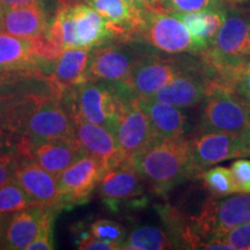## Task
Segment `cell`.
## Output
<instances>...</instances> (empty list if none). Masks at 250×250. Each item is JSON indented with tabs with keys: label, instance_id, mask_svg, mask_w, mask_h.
Segmentation results:
<instances>
[{
	"label": "cell",
	"instance_id": "7bdbcfd3",
	"mask_svg": "<svg viewBox=\"0 0 250 250\" xmlns=\"http://www.w3.org/2000/svg\"><path fill=\"white\" fill-rule=\"evenodd\" d=\"M2 15H4V6L0 2V29H1V23H2Z\"/></svg>",
	"mask_w": 250,
	"mask_h": 250
},
{
	"label": "cell",
	"instance_id": "4dcf8cb0",
	"mask_svg": "<svg viewBox=\"0 0 250 250\" xmlns=\"http://www.w3.org/2000/svg\"><path fill=\"white\" fill-rule=\"evenodd\" d=\"M239 193H250V160L239 159L230 165Z\"/></svg>",
	"mask_w": 250,
	"mask_h": 250
},
{
	"label": "cell",
	"instance_id": "8992f818",
	"mask_svg": "<svg viewBox=\"0 0 250 250\" xmlns=\"http://www.w3.org/2000/svg\"><path fill=\"white\" fill-rule=\"evenodd\" d=\"M201 65V59L166 58L144 52L129 79L123 83L136 98H152L161 87Z\"/></svg>",
	"mask_w": 250,
	"mask_h": 250
},
{
	"label": "cell",
	"instance_id": "1f68e13d",
	"mask_svg": "<svg viewBox=\"0 0 250 250\" xmlns=\"http://www.w3.org/2000/svg\"><path fill=\"white\" fill-rule=\"evenodd\" d=\"M20 162L21 158L17 152L5 151L0 153V187L13 179Z\"/></svg>",
	"mask_w": 250,
	"mask_h": 250
},
{
	"label": "cell",
	"instance_id": "d6a6232c",
	"mask_svg": "<svg viewBox=\"0 0 250 250\" xmlns=\"http://www.w3.org/2000/svg\"><path fill=\"white\" fill-rule=\"evenodd\" d=\"M234 250H250V223L237 226L223 237Z\"/></svg>",
	"mask_w": 250,
	"mask_h": 250
},
{
	"label": "cell",
	"instance_id": "5b68a950",
	"mask_svg": "<svg viewBox=\"0 0 250 250\" xmlns=\"http://www.w3.org/2000/svg\"><path fill=\"white\" fill-rule=\"evenodd\" d=\"M199 127L245 134L250 129V104L235 90L210 85L201 103Z\"/></svg>",
	"mask_w": 250,
	"mask_h": 250
},
{
	"label": "cell",
	"instance_id": "7a4b0ae2",
	"mask_svg": "<svg viewBox=\"0 0 250 250\" xmlns=\"http://www.w3.org/2000/svg\"><path fill=\"white\" fill-rule=\"evenodd\" d=\"M125 95L131 94L122 83L87 81L65 93L62 102L71 118H83L115 133L118 112Z\"/></svg>",
	"mask_w": 250,
	"mask_h": 250
},
{
	"label": "cell",
	"instance_id": "8d00e7d4",
	"mask_svg": "<svg viewBox=\"0 0 250 250\" xmlns=\"http://www.w3.org/2000/svg\"><path fill=\"white\" fill-rule=\"evenodd\" d=\"M125 4H126L129 7L132 9L134 13H140L145 6L148 4L149 0H124Z\"/></svg>",
	"mask_w": 250,
	"mask_h": 250
},
{
	"label": "cell",
	"instance_id": "52a82bcc",
	"mask_svg": "<svg viewBox=\"0 0 250 250\" xmlns=\"http://www.w3.org/2000/svg\"><path fill=\"white\" fill-rule=\"evenodd\" d=\"M144 55L138 48L124 43H104L90 50L87 80L123 83Z\"/></svg>",
	"mask_w": 250,
	"mask_h": 250
},
{
	"label": "cell",
	"instance_id": "83f0119b",
	"mask_svg": "<svg viewBox=\"0 0 250 250\" xmlns=\"http://www.w3.org/2000/svg\"><path fill=\"white\" fill-rule=\"evenodd\" d=\"M152 5L159 11L177 14L228 7L225 0H152Z\"/></svg>",
	"mask_w": 250,
	"mask_h": 250
},
{
	"label": "cell",
	"instance_id": "9c48e42d",
	"mask_svg": "<svg viewBox=\"0 0 250 250\" xmlns=\"http://www.w3.org/2000/svg\"><path fill=\"white\" fill-rule=\"evenodd\" d=\"M188 140L198 176L202 171L219 162L247 156L243 134L202 129L198 126L195 132L188 136Z\"/></svg>",
	"mask_w": 250,
	"mask_h": 250
},
{
	"label": "cell",
	"instance_id": "836d02e7",
	"mask_svg": "<svg viewBox=\"0 0 250 250\" xmlns=\"http://www.w3.org/2000/svg\"><path fill=\"white\" fill-rule=\"evenodd\" d=\"M233 89L250 104V61L248 59L236 73Z\"/></svg>",
	"mask_w": 250,
	"mask_h": 250
},
{
	"label": "cell",
	"instance_id": "277c9868",
	"mask_svg": "<svg viewBox=\"0 0 250 250\" xmlns=\"http://www.w3.org/2000/svg\"><path fill=\"white\" fill-rule=\"evenodd\" d=\"M133 37L167 55H199L203 51L186 24L169 12L143 9Z\"/></svg>",
	"mask_w": 250,
	"mask_h": 250
},
{
	"label": "cell",
	"instance_id": "ee69618b",
	"mask_svg": "<svg viewBox=\"0 0 250 250\" xmlns=\"http://www.w3.org/2000/svg\"><path fill=\"white\" fill-rule=\"evenodd\" d=\"M225 1H227L228 4H232V2H242L245 0H225Z\"/></svg>",
	"mask_w": 250,
	"mask_h": 250
},
{
	"label": "cell",
	"instance_id": "ffe728a7",
	"mask_svg": "<svg viewBox=\"0 0 250 250\" xmlns=\"http://www.w3.org/2000/svg\"><path fill=\"white\" fill-rule=\"evenodd\" d=\"M49 26L42 6L39 4L12 8L4 7L0 30L21 39L30 40L44 34Z\"/></svg>",
	"mask_w": 250,
	"mask_h": 250
},
{
	"label": "cell",
	"instance_id": "f1b7e54d",
	"mask_svg": "<svg viewBox=\"0 0 250 250\" xmlns=\"http://www.w3.org/2000/svg\"><path fill=\"white\" fill-rule=\"evenodd\" d=\"M89 234L102 241H108L121 245L126 237L125 228L121 224L109 219H98L89 226Z\"/></svg>",
	"mask_w": 250,
	"mask_h": 250
},
{
	"label": "cell",
	"instance_id": "603a6c76",
	"mask_svg": "<svg viewBox=\"0 0 250 250\" xmlns=\"http://www.w3.org/2000/svg\"><path fill=\"white\" fill-rule=\"evenodd\" d=\"M227 9L228 7L192 12V13L186 14H173L176 15L186 24L188 30L191 34L192 39L204 51L213 42L219 28L221 27L225 18H226Z\"/></svg>",
	"mask_w": 250,
	"mask_h": 250
},
{
	"label": "cell",
	"instance_id": "5bb4252c",
	"mask_svg": "<svg viewBox=\"0 0 250 250\" xmlns=\"http://www.w3.org/2000/svg\"><path fill=\"white\" fill-rule=\"evenodd\" d=\"M144 179L131 162L105 171L99 184V193L102 201L112 211H117L121 203L142 196Z\"/></svg>",
	"mask_w": 250,
	"mask_h": 250
},
{
	"label": "cell",
	"instance_id": "2e32d148",
	"mask_svg": "<svg viewBox=\"0 0 250 250\" xmlns=\"http://www.w3.org/2000/svg\"><path fill=\"white\" fill-rule=\"evenodd\" d=\"M138 102L151 121L158 138L177 139L189 136L191 125L182 108L153 98H138Z\"/></svg>",
	"mask_w": 250,
	"mask_h": 250
},
{
	"label": "cell",
	"instance_id": "3957f363",
	"mask_svg": "<svg viewBox=\"0 0 250 250\" xmlns=\"http://www.w3.org/2000/svg\"><path fill=\"white\" fill-rule=\"evenodd\" d=\"M250 223V193L230 196L226 199L208 198L198 215L190 219V227L204 249L211 240H223L233 228Z\"/></svg>",
	"mask_w": 250,
	"mask_h": 250
},
{
	"label": "cell",
	"instance_id": "e0dca14e",
	"mask_svg": "<svg viewBox=\"0 0 250 250\" xmlns=\"http://www.w3.org/2000/svg\"><path fill=\"white\" fill-rule=\"evenodd\" d=\"M90 50L65 49L57 61L55 70L46 77L49 88L52 94L62 100V95L73 87L87 83V66H88Z\"/></svg>",
	"mask_w": 250,
	"mask_h": 250
},
{
	"label": "cell",
	"instance_id": "7402d4cb",
	"mask_svg": "<svg viewBox=\"0 0 250 250\" xmlns=\"http://www.w3.org/2000/svg\"><path fill=\"white\" fill-rule=\"evenodd\" d=\"M0 71H30L41 73L31 55L30 40L21 39L0 30Z\"/></svg>",
	"mask_w": 250,
	"mask_h": 250
},
{
	"label": "cell",
	"instance_id": "7c38bea8",
	"mask_svg": "<svg viewBox=\"0 0 250 250\" xmlns=\"http://www.w3.org/2000/svg\"><path fill=\"white\" fill-rule=\"evenodd\" d=\"M74 133L87 154L95 156L104 164L107 171L130 162L121 151L116 137L104 126L90 123L83 118H72Z\"/></svg>",
	"mask_w": 250,
	"mask_h": 250
},
{
	"label": "cell",
	"instance_id": "cb8c5ba5",
	"mask_svg": "<svg viewBox=\"0 0 250 250\" xmlns=\"http://www.w3.org/2000/svg\"><path fill=\"white\" fill-rule=\"evenodd\" d=\"M169 233L154 226H142L133 229L125 237L122 249L126 250H165L174 249Z\"/></svg>",
	"mask_w": 250,
	"mask_h": 250
},
{
	"label": "cell",
	"instance_id": "9a60e30c",
	"mask_svg": "<svg viewBox=\"0 0 250 250\" xmlns=\"http://www.w3.org/2000/svg\"><path fill=\"white\" fill-rule=\"evenodd\" d=\"M14 179L37 204L62 210L59 203L57 179L30 159H21Z\"/></svg>",
	"mask_w": 250,
	"mask_h": 250
},
{
	"label": "cell",
	"instance_id": "44dd1931",
	"mask_svg": "<svg viewBox=\"0 0 250 250\" xmlns=\"http://www.w3.org/2000/svg\"><path fill=\"white\" fill-rule=\"evenodd\" d=\"M107 21L115 36L132 39L140 23V13H134L124 0H86Z\"/></svg>",
	"mask_w": 250,
	"mask_h": 250
},
{
	"label": "cell",
	"instance_id": "8fae6325",
	"mask_svg": "<svg viewBox=\"0 0 250 250\" xmlns=\"http://www.w3.org/2000/svg\"><path fill=\"white\" fill-rule=\"evenodd\" d=\"M114 134L127 160L158 138L151 121L139 105L138 98L133 95L124 96Z\"/></svg>",
	"mask_w": 250,
	"mask_h": 250
},
{
	"label": "cell",
	"instance_id": "d6986e66",
	"mask_svg": "<svg viewBox=\"0 0 250 250\" xmlns=\"http://www.w3.org/2000/svg\"><path fill=\"white\" fill-rule=\"evenodd\" d=\"M45 210V206L35 205L9 213L0 249H28L39 234Z\"/></svg>",
	"mask_w": 250,
	"mask_h": 250
},
{
	"label": "cell",
	"instance_id": "d4e9b609",
	"mask_svg": "<svg viewBox=\"0 0 250 250\" xmlns=\"http://www.w3.org/2000/svg\"><path fill=\"white\" fill-rule=\"evenodd\" d=\"M46 85V77L37 72L0 71V96L30 92Z\"/></svg>",
	"mask_w": 250,
	"mask_h": 250
},
{
	"label": "cell",
	"instance_id": "74e56055",
	"mask_svg": "<svg viewBox=\"0 0 250 250\" xmlns=\"http://www.w3.org/2000/svg\"><path fill=\"white\" fill-rule=\"evenodd\" d=\"M8 215H9V213H1V212H0V246H1L2 235H4L6 221H7Z\"/></svg>",
	"mask_w": 250,
	"mask_h": 250
},
{
	"label": "cell",
	"instance_id": "ba28073f",
	"mask_svg": "<svg viewBox=\"0 0 250 250\" xmlns=\"http://www.w3.org/2000/svg\"><path fill=\"white\" fill-rule=\"evenodd\" d=\"M107 171L104 164L95 156H80L66 169L56 176L61 208H72L88 202Z\"/></svg>",
	"mask_w": 250,
	"mask_h": 250
},
{
	"label": "cell",
	"instance_id": "4fadbf2b",
	"mask_svg": "<svg viewBox=\"0 0 250 250\" xmlns=\"http://www.w3.org/2000/svg\"><path fill=\"white\" fill-rule=\"evenodd\" d=\"M210 81L206 77L204 65H201L176 77L152 96L158 101L169 103L182 109L201 104L208 92Z\"/></svg>",
	"mask_w": 250,
	"mask_h": 250
},
{
	"label": "cell",
	"instance_id": "30bf717a",
	"mask_svg": "<svg viewBox=\"0 0 250 250\" xmlns=\"http://www.w3.org/2000/svg\"><path fill=\"white\" fill-rule=\"evenodd\" d=\"M13 151L17 152L21 159L35 161L43 169L55 176L66 169L80 156L87 154L77 137L35 140L21 138L15 143Z\"/></svg>",
	"mask_w": 250,
	"mask_h": 250
},
{
	"label": "cell",
	"instance_id": "4316f807",
	"mask_svg": "<svg viewBox=\"0 0 250 250\" xmlns=\"http://www.w3.org/2000/svg\"><path fill=\"white\" fill-rule=\"evenodd\" d=\"M40 205L30 198L23 188L17 180L11 179L0 187V212L13 213V212L26 210L31 206Z\"/></svg>",
	"mask_w": 250,
	"mask_h": 250
},
{
	"label": "cell",
	"instance_id": "d590c367",
	"mask_svg": "<svg viewBox=\"0 0 250 250\" xmlns=\"http://www.w3.org/2000/svg\"><path fill=\"white\" fill-rule=\"evenodd\" d=\"M0 2L5 8H12L21 7V6L39 5L41 4V0H0Z\"/></svg>",
	"mask_w": 250,
	"mask_h": 250
},
{
	"label": "cell",
	"instance_id": "ab89813d",
	"mask_svg": "<svg viewBox=\"0 0 250 250\" xmlns=\"http://www.w3.org/2000/svg\"><path fill=\"white\" fill-rule=\"evenodd\" d=\"M5 149L6 151H12L11 147H9L7 139H6V137L1 133V131H0V153L5 152Z\"/></svg>",
	"mask_w": 250,
	"mask_h": 250
},
{
	"label": "cell",
	"instance_id": "f35d334b",
	"mask_svg": "<svg viewBox=\"0 0 250 250\" xmlns=\"http://www.w3.org/2000/svg\"><path fill=\"white\" fill-rule=\"evenodd\" d=\"M243 55L247 59L250 58V20L248 23V33H247V40H246V44H245V49H243Z\"/></svg>",
	"mask_w": 250,
	"mask_h": 250
},
{
	"label": "cell",
	"instance_id": "e575fe53",
	"mask_svg": "<svg viewBox=\"0 0 250 250\" xmlns=\"http://www.w3.org/2000/svg\"><path fill=\"white\" fill-rule=\"evenodd\" d=\"M78 249L80 250H118L122 249L121 245L112 243L108 241H102V240L96 239L90 235L89 232L81 234L78 241Z\"/></svg>",
	"mask_w": 250,
	"mask_h": 250
},
{
	"label": "cell",
	"instance_id": "f546056e",
	"mask_svg": "<svg viewBox=\"0 0 250 250\" xmlns=\"http://www.w3.org/2000/svg\"><path fill=\"white\" fill-rule=\"evenodd\" d=\"M55 208H46L39 234L27 250H52L54 246V220Z\"/></svg>",
	"mask_w": 250,
	"mask_h": 250
},
{
	"label": "cell",
	"instance_id": "484cf974",
	"mask_svg": "<svg viewBox=\"0 0 250 250\" xmlns=\"http://www.w3.org/2000/svg\"><path fill=\"white\" fill-rule=\"evenodd\" d=\"M198 177H201L205 188L214 198H223L239 193L230 168L221 166L210 167L202 171Z\"/></svg>",
	"mask_w": 250,
	"mask_h": 250
},
{
	"label": "cell",
	"instance_id": "6da1fadb",
	"mask_svg": "<svg viewBox=\"0 0 250 250\" xmlns=\"http://www.w3.org/2000/svg\"><path fill=\"white\" fill-rule=\"evenodd\" d=\"M153 191L164 195L186 181L198 177L188 137L156 138L130 160Z\"/></svg>",
	"mask_w": 250,
	"mask_h": 250
},
{
	"label": "cell",
	"instance_id": "60d3db41",
	"mask_svg": "<svg viewBox=\"0 0 250 250\" xmlns=\"http://www.w3.org/2000/svg\"><path fill=\"white\" fill-rule=\"evenodd\" d=\"M17 95H19V94H13V95H7V96H0V112L4 110V108L8 104V102Z\"/></svg>",
	"mask_w": 250,
	"mask_h": 250
},
{
	"label": "cell",
	"instance_id": "ac0fdd59",
	"mask_svg": "<svg viewBox=\"0 0 250 250\" xmlns=\"http://www.w3.org/2000/svg\"><path fill=\"white\" fill-rule=\"evenodd\" d=\"M72 17L77 49L92 50L115 37L104 18L89 5L73 2Z\"/></svg>",
	"mask_w": 250,
	"mask_h": 250
},
{
	"label": "cell",
	"instance_id": "b9f144b4",
	"mask_svg": "<svg viewBox=\"0 0 250 250\" xmlns=\"http://www.w3.org/2000/svg\"><path fill=\"white\" fill-rule=\"evenodd\" d=\"M243 145H245L247 156L250 155V129L243 134Z\"/></svg>",
	"mask_w": 250,
	"mask_h": 250
}]
</instances>
